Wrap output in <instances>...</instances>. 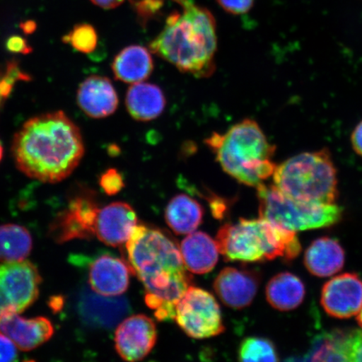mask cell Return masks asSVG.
Returning <instances> with one entry per match:
<instances>
[{
  "mask_svg": "<svg viewBox=\"0 0 362 362\" xmlns=\"http://www.w3.org/2000/svg\"><path fill=\"white\" fill-rule=\"evenodd\" d=\"M11 152L23 174L54 184L69 177L79 165L85 146L78 126L57 111L26 121L13 136Z\"/></svg>",
  "mask_w": 362,
  "mask_h": 362,
  "instance_id": "6da1fadb",
  "label": "cell"
},
{
  "mask_svg": "<svg viewBox=\"0 0 362 362\" xmlns=\"http://www.w3.org/2000/svg\"><path fill=\"white\" fill-rule=\"evenodd\" d=\"M126 252L133 275L146 288V305L157 320H174L176 304L192 285L177 243L160 229L138 225Z\"/></svg>",
  "mask_w": 362,
  "mask_h": 362,
  "instance_id": "7a4b0ae2",
  "label": "cell"
},
{
  "mask_svg": "<svg viewBox=\"0 0 362 362\" xmlns=\"http://www.w3.org/2000/svg\"><path fill=\"white\" fill-rule=\"evenodd\" d=\"M182 13L167 18L164 29L149 45L155 54L184 74L207 78L215 71L216 21L207 8L187 0Z\"/></svg>",
  "mask_w": 362,
  "mask_h": 362,
  "instance_id": "3957f363",
  "label": "cell"
},
{
  "mask_svg": "<svg viewBox=\"0 0 362 362\" xmlns=\"http://www.w3.org/2000/svg\"><path fill=\"white\" fill-rule=\"evenodd\" d=\"M226 174L247 187H259L276 169L272 144L256 121L247 119L224 134L214 133L206 139Z\"/></svg>",
  "mask_w": 362,
  "mask_h": 362,
  "instance_id": "277c9868",
  "label": "cell"
},
{
  "mask_svg": "<svg viewBox=\"0 0 362 362\" xmlns=\"http://www.w3.org/2000/svg\"><path fill=\"white\" fill-rule=\"evenodd\" d=\"M296 233L262 217L242 218L236 224L221 226L216 241L219 252L228 262H257L278 257L291 262L301 252Z\"/></svg>",
  "mask_w": 362,
  "mask_h": 362,
  "instance_id": "5b68a950",
  "label": "cell"
},
{
  "mask_svg": "<svg viewBox=\"0 0 362 362\" xmlns=\"http://www.w3.org/2000/svg\"><path fill=\"white\" fill-rule=\"evenodd\" d=\"M274 185L294 200L332 204L337 200V170L328 148L298 153L276 166Z\"/></svg>",
  "mask_w": 362,
  "mask_h": 362,
  "instance_id": "8992f818",
  "label": "cell"
},
{
  "mask_svg": "<svg viewBox=\"0 0 362 362\" xmlns=\"http://www.w3.org/2000/svg\"><path fill=\"white\" fill-rule=\"evenodd\" d=\"M259 214L284 228L298 232L329 228L341 220L342 209L334 203L305 202L288 197L275 185L257 187Z\"/></svg>",
  "mask_w": 362,
  "mask_h": 362,
  "instance_id": "52a82bcc",
  "label": "cell"
},
{
  "mask_svg": "<svg viewBox=\"0 0 362 362\" xmlns=\"http://www.w3.org/2000/svg\"><path fill=\"white\" fill-rule=\"evenodd\" d=\"M175 319L185 333L194 339L216 337L225 330L216 298L209 292L192 285L176 304Z\"/></svg>",
  "mask_w": 362,
  "mask_h": 362,
  "instance_id": "ba28073f",
  "label": "cell"
},
{
  "mask_svg": "<svg viewBox=\"0 0 362 362\" xmlns=\"http://www.w3.org/2000/svg\"><path fill=\"white\" fill-rule=\"evenodd\" d=\"M42 281L37 268L29 261L0 264V319L33 305Z\"/></svg>",
  "mask_w": 362,
  "mask_h": 362,
  "instance_id": "9c48e42d",
  "label": "cell"
},
{
  "mask_svg": "<svg viewBox=\"0 0 362 362\" xmlns=\"http://www.w3.org/2000/svg\"><path fill=\"white\" fill-rule=\"evenodd\" d=\"M94 194L89 191L76 194L66 209L58 215L51 228L56 242L63 243L74 239H89L95 235V224L99 211Z\"/></svg>",
  "mask_w": 362,
  "mask_h": 362,
  "instance_id": "30bf717a",
  "label": "cell"
},
{
  "mask_svg": "<svg viewBox=\"0 0 362 362\" xmlns=\"http://www.w3.org/2000/svg\"><path fill=\"white\" fill-rule=\"evenodd\" d=\"M157 329L155 321L144 315L122 321L115 332V348L125 361H138L146 357L155 346Z\"/></svg>",
  "mask_w": 362,
  "mask_h": 362,
  "instance_id": "8fae6325",
  "label": "cell"
},
{
  "mask_svg": "<svg viewBox=\"0 0 362 362\" xmlns=\"http://www.w3.org/2000/svg\"><path fill=\"white\" fill-rule=\"evenodd\" d=\"M320 302L325 311L334 318L356 315L362 307V279L352 273L336 276L325 284Z\"/></svg>",
  "mask_w": 362,
  "mask_h": 362,
  "instance_id": "7c38bea8",
  "label": "cell"
},
{
  "mask_svg": "<svg viewBox=\"0 0 362 362\" xmlns=\"http://www.w3.org/2000/svg\"><path fill=\"white\" fill-rule=\"evenodd\" d=\"M259 284V274L255 270L225 268L217 275L214 289L225 305L242 310L251 304Z\"/></svg>",
  "mask_w": 362,
  "mask_h": 362,
  "instance_id": "4fadbf2b",
  "label": "cell"
},
{
  "mask_svg": "<svg viewBox=\"0 0 362 362\" xmlns=\"http://www.w3.org/2000/svg\"><path fill=\"white\" fill-rule=\"evenodd\" d=\"M137 226V215L129 204L113 202L99 210L95 235L107 246L119 247L129 241Z\"/></svg>",
  "mask_w": 362,
  "mask_h": 362,
  "instance_id": "5bb4252c",
  "label": "cell"
},
{
  "mask_svg": "<svg viewBox=\"0 0 362 362\" xmlns=\"http://www.w3.org/2000/svg\"><path fill=\"white\" fill-rule=\"evenodd\" d=\"M131 274L133 273L129 262L105 255L90 264L88 282L95 293L103 296H119L128 289Z\"/></svg>",
  "mask_w": 362,
  "mask_h": 362,
  "instance_id": "9a60e30c",
  "label": "cell"
},
{
  "mask_svg": "<svg viewBox=\"0 0 362 362\" xmlns=\"http://www.w3.org/2000/svg\"><path fill=\"white\" fill-rule=\"evenodd\" d=\"M0 334L10 339L17 349L29 351L48 341L53 336L54 327L45 317L25 319L12 314L0 319Z\"/></svg>",
  "mask_w": 362,
  "mask_h": 362,
  "instance_id": "2e32d148",
  "label": "cell"
},
{
  "mask_svg": "<svg viewBox=\"0 0 362 362\" xmlns=\"http://www.w3.org/2000/svg\"><path fill=\"white\" fill-rule=\"evenodd\" d=\"M76 102L81 111L93 119L110 116L119 107V97L112 81L98 75L90 76L80 84Z\"/></svg>",
  "mask_w": 362,
  "mask_h": 362,
  "instance_id": "e0dca14e",
  "label": "cell"
},
{
  "mask_svg": "<svg viewBox=\"0 0 362 362\" xmlns=\"http://www.w3.org/2000/svg\"><path fill=\"white\" fill-rule=\"evenodd\" d=\"M81 310L90 325L110 329L129 313L131 308L125 297L103 296L94 292L86 294L81 302Z\"/></svg>",
  "mask_w": 362,
  "mask_h": 362,
  "instance_id": "ac0fdd59",
  "label": "cell"
},
{
  "mask_svg": "<svg viewBox=\"0 0 362 362\" xmlns=\"http://www.w3.org/2000/svg\"><path fill=\"white\" fill-rule=\"evenodd\" d=\"M345 259V251L337 240L324 237L315 240L306 249L304 262L312 275L325 278L341 271Z\"/></svg>",
  "mask_w": 362,
  "mask_h": 362,
  "instance_id": "d6986e66",
  "label": "cell"
},
{
  "mask_svg": "<svg viewBox=\"0 0 362 362\" xmlns=\"http://www.w3.org/2000/svg\"><path fill=\"white\" fill-rule=\"evenodd\" d=\"M180 248L185 268L192 274L209 273L218 262L216 241L205 233H189L183 239Z\"/></svg>",
  "mask_w": 362,
  "mask_h": 362,
  "instance_id": "ffe728a7",
  "label": "cell"
},
{
  "mask_svg": "<svg viewBox=\"0 0 362 362\" xmlns=\"http://www.w3.org/2000/svg\"><path fill=\"white\" fill-rule=\"evenodd\" d=\"M151 49L142 45H129L117 54L112 70L117 80L129 84L143 83L153 71Z\"/></svg>",
  "mask_w": 362,
  "mask_h": 362,
  "instance_id": "44dd1931",
  "label": "cell"
},
{
  "mask_svg": "<svg viewBox=\"0 0 362 362\" xmlns=\"http://www.w3.org/2000/svg\"><path fill=\"white\" fill-rule=\"evenodd\" d=\"M126 107L134 119L148 122L160 117L166 107V98L155 84L139 83L131 85L126 95Z\"/></svg>",
  "mask_w": 362,
  "mask_h": 362,
  "instance_id": "7402d4cb",
  "label": "cell"
},
{
  "mask_svg": "<svg viewBox=\"0 0 362 362\" xmlns=\"http://www.w3.org/2000/svg\"><path fill=\"white\" fill-rule=\"evenodd\" d=\"M305 297V286L302 280L288 272L274 276L266 287L269 304L280 311H289L300 306Z\"/></svg>",
  "mask_w": 362,
  "mask_h": 362,
  "instance_id": "603a6c76",
  "label": "cell"
},
{
  "mask_svg": "<svg viewBox=\"0 0 362 362\" xmlns=\"http://www.w3.org/2000/svg\"><path fill=\"white\" fill-rule=\"evenodd\" d=\"M204 209L201 204L185 194L172 198L166 207L165 220L177 235H187L201 225Z\"/></svg>",
  "mask_w": 362,
  "mask_h": 362,
  "instance_id": "cb8c5ba5",
  "label": "cell"
},
{
  "mask_svg": "<svg viewBox=\"0 0 362 362\" xmlns=\"http://www.w3.org/2000/svg\"><path fill=\"white\" fill-rule=\"evenodd\" d=\"M33 248V237L25 226L12 223L0 226V262L24 261Z\"/></svg>",
  "mask_w": 362,
  "mask_h": 362,
  "instance_id": "d4e9b609",
  "label": "cell"
},
{
  "mask_svg": "<svg viewBox=\"0 0 362 362\" xmlns=\"http://www.w3.org/2000/svg\"><path fill=\"white\" fill-rule=\"evenodd\" d=\"M344 332L334 330L333 332L320 334L315 339L313 347L306 356L308 361H346L343 353Z\"/></svg>",
  "mask_w": 362,
  "mask_h": 362,
  "instance_id": "484cf974",
  "label": "cell"
},
{
  "mask_svg": "<svg viewBox=\"0 0 362 362\" xmlns=\"http://www.w3.org/2000/svg\"><path fill=\"white\" fill-rule=\"evenodd\" d=\"M241 361H278L279 355L274 343L262 337H247L239 346Z\"/></svg>",
  "mask_w": 362,
  "mask_h": 362,
  "instance_id": "4316f807",
  "label": "cell"
},
{
  "mask_svg": "<svg viewBox=\"0 0 362 362\" xmlns=\"http://www.w3.org/2000/svg\"><path fill=\"white\" fill-rule=\"evenodd\" d=\"M62 42L81 53L90 54L97 48L98 36L93 25L79 24L63 37Z\"/></svg>",
  "mask_w": 362,
  "mask_h": 362,
  "instance_id": "83f0119b",
  "label": "cell"
},
{
  "mask_svg": "<svg viewBox=\"0 0 362 362\" xmlns=\"http://www.w3.org/2000/svg\"><path fill=\"white\" fill-rule=\"evenodd\" d=\"M29 80L30 76L21 70L17 62H8L6 69L0 70V107L7 100L18 81Z\"/></svg>",
  "mask_w": 362,
  "mask_h": 362,
  "instance_id": "f1b7e54d",
  "label": "cell"
},
{
  "mask_svg": "<svg viewBox=\"0 0 362 362\" xmlns=\"http://www.w3.org/2000/svg\"><path fill=\"white\" fill-rule=\"evenodd\" d=\"M343 353L346 361L362 362V329L344 333Z\"/></svg>",
  "mask_w": 362,
  "mask_h": 362,
  "instance_id": "f546056e",
  "label": "cell"
},
{
  "mask_svg": "<svg viewBox=\"0 0 362 362\" xmlns=\"http://www.w3.org/2000/svg\"><path fill=\"white\" fill-rule=\"evenodd\" d=\"M99 185L108 196H113L124 188V180L119 171L112 168L101 175Z\"/></svg>",
  "mask_w": 362,
  "mask_h": 362,
  "instance_id": "4dcf8cb0",
  "label": "cell"
},
{
  "mask_svg": "<svg viewBox=\"0 0 362 362\" xmlns=\"http://www.w3.org/2000/svg\"><path fill=\"white\" fill-rule=\"evenodd\" d=\"M165 0H137L133 1L134 7L140 20L146 21L152 19L164 6Z\"/></svg>",
  "mask_w": 362,
  "mask_h": 362,
  "instance_id": "1f68e13d",
  "label": "cell"
},
{
  "mask_svg": "<svg viewBox=\"0 0 362 362\" xmlns=\"http://www.w3.org/2000/svg\"><path fill=\"white\" fill-rule=\"evenodd\" d=\"M217 3L226 12L240 16L251 10L255 0H217Z\"/></svg>",
  "mask_w": 362,
  "mask_h": 362,
  "instance_id": "d6a6232c",
  "label": "cell"
},
{
  "mask_svg": "<svg viewBox=\"0 0 362 362\" xmlns=\"http://www.w3.org/2000/svg\"><path fill=\"white\" fill-rule=\"evenodd\" d=\"M17 357V347L10 339L0 334V362L13 361Z\"/></svg>",
  "mask_w": 362,
  "mask_h": 362,
  "instance_id": "836d02e7",
  "label": "cell"
},
{
  "mask_svg": "<svg viewBox=\"0 0 362 362\" xmlns=\"http://www.w3.org/2000/svg\"><path fill=\"white\" fill-rule=\"evenodd\" d=\"M8 51L17 54H29L33 51V47L27 42V40L21 36L13 35L8 39L6 42Z\"/></svg>",
  "mask_w": 362,
  "mask_h": 362,
  "instance_id": "e575fe53",
  "label": "cell"
},
{
  "mask_svg": "<svg viewBox=\"0 0 362 362\" xmlns=\"http://www.w3.org/2000/svg\"><path fill=\"white\" fill-rule=\"evenodd\" d=\"M351 146L357 155L362 157V121L356 126L351 134Z\"/></svg>",
  "mask_w": 362,
  "mask_h": 362,
  "instance_id": "d590c367",
  "label": "cell"
},
{
  "mask_svg": "<svg viewBox=\"0 0 362 362\" xmlns=\"http://www.w3.org/2000/svg\"><path fill=\"white\" fill-rule=\"evenodd\" d=\"M95 6L104 8V10H112L121 6L125 0H90Z\"/></svg>",
  "mask_w": 362,
  "mask_h": 362,
  "instance_id": "8d00e7d4",
  "label": "cell"
},
{
  "mask_svg": "<svg viewBox=\"0 0 362 362\" xmlns=\"http://www.w3.org/2000/svg\"><path fill=\"white\" fill-rule=\"evenodd\" d=\"M36 28L35 23L33 21H26L21 25V29L26 34L33 33Z\"/></svg>",
  "mask_w": 362,
  "mask_h": 362,
  "instance_id": "74e56055",
  "label": "cell"
},
{
  "mask_svg": "<svg viewBox=\"0 0 362 362\" xmlns=\"http://www.w3.org/2000/svg\"><path fill=\"white\" fill-rule=\"evenodd\" d=\"M63 304L62 297H54L51 301L52 309L54 310H60Z\"/></svg>",
  "mask_w": 362,
  "mask_h": 362,
  "instance_id": "f35d334b",
  "label": "cell"
},
{
  "mask_svg": "<svg viewBox=\"0 0 362 362\" xmlns=\"http://www.w3.org/2000/svg\"><path fill=\"white\" fill-rule=\"evenodd\" d=\"M357 321H358V324L360 325V327L362 328V307L361 310L359 311V313L357 314Z\"/></svg>",
  "mask_w": 362,
  "mask_h": 362,
  "instance_id": "ab89813d",
  "label": "cell"
},
{
  "mask_svg": "<svg viewBox=\"0 0 362 362\" xmlns=\"http://www.w3.org/2000/svg\"><path fill=\"white\" fill-rule=\"evenodd\" d=\"M4 155V149L1 142H0V161H1Z\"/></svg>",
  "mask_w": 362,
  "mask_h": 362,
  "instance_id": "60d3db41",
  "label": "cell"
}]
</instances>
